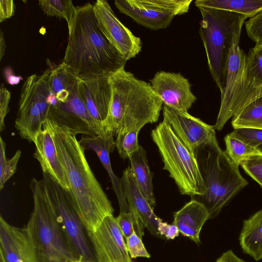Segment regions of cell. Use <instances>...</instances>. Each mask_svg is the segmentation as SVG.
<instances>
[{
	"mask_svg": "<svg viewBox=\"0 0 262 262\" xmlns=\"http://www.w3.org/2000/svg\"><path fill=\"white\" fill-rule=\"evenodd\" d=\"M48 119L68 177L73 204L85 231H94L105 217L113 215L114 209L92 172L85 155V148L76 135Z\"/></svg>",
	"mask_w": 262,
	"mask_h": 262,
	"instance_id": "1",
	"label": "cell"
},
{
	"mask_svg": "<svg viewBox=\"0 0 262 262\" xmlns=\"http://www.w3.org/2000/svg\"><path fill=\"white\" fill-rule=\"evenodd\" d=\"M62 62L80 78L110 75L127 61L102 31L94 5L76 7Z\"/></svg>",
	"mask_w": 262,
	"mask_h": 262,
	"instance_id": "2",
	"label": "cell"
},
{
	"mask_svg": "<svg viewBox=\"0 0 262 262\" xmlns=\"http://www.w3.org/2000/svg\"><path fill=\"white\" fill-rule=\"evenodd\" d=\"M112 97L107 116L102 126L106 136L126 130L141 129L158 121L163 102L150 84L136 78L121 67L109 76Z\"/></svg>",
	"mask_w": 262,
	"mask_h": 262,
	"instance_id": "3",
	"label": "cell"
},
{
	"mask_svg": "<svg viewBox=\"0 0 262 262\" xmlns=\"http://www.w3.org/2000/svg\"><path fill=\"white\" fill-rule=\"evenodd\" d=\"M194 154L206 192L202 196L191 197L203 204L209 219L216 216L222 209L248 184L234 163L219 146L216 137L196 148Z\"/></svg>",
	"mask_w": 262,
	"mask_h": 262,
	"instance_id": "4",
	"label": "cell"
},
{
	"mask_svg": "<svg viewBox=\"0 0 262 262\" xmlns=\"http://www.w3.org/2000/svg\"><path fill=\"white\" fill-rule=\"evenodd\" d=\"M33 208L26 225L44 262H80L72 250L58 223L43 180L30 184Z\"/></svg>",
	"mask_w": 262,
	"mask_h": 262,
	"instance_id": "5",
	"label": "cell"
},
{
	"mask_svg": "<svg viewBox=\"0 0 262 262\" xmlns=\"http://www.w3.org/2000/svg\"><path fill=\"white\" fill-rule=\"evenodd\" d=\"M198 8L202 15L199 33L208 68L222 95L233 36L236 32L242 31L248 17L230 11L205 7Z\"/></svg>",
	"mask_w": 262,
	"mask_h": 262,
	"instance_id": "6",
	"label": "cell"
},
{
	"mask_svg": "<svg viewBox=\"0 0 262 262\" xmlns=\"http://www.w3.org/2000/svg\"><path fill=\"white\" fill-rule=\"evenodd\" d=\"M151 137L164 163L182 194L202 196L206 187L194 152L187 146L170 126L163 120L152 130Z\"/></svg>",
	"mask_w": 262,
	"mask_h": 262,
	"instance_id": "7",
	"label": "cell"
},
{
	"mask_svg": "<svg viewBox=\"0 0 262 262\" xmlns=\"http://www.w3.org/2000/svg\"><path fill=\"white\" fill-rule=\"evenodd\" d=\"M49 74L48 69L42 75L30 76L21 89L14 126L20 137L30 142L34 143L48 117Z\"/></svg>",
	"mask_w": 262,
	"mask_h": 262,
	"instance_id": "8",
	"label": "cell"
},
{
	"mask_svg": "<svg viewBox=\"0 0 262 262\" xmlns=\"http://www.w3.org/2000/svg\"><path fill=\"white\" fill-rule=\"evenodd\" d=\"M42 180L58 223L75 255L80 262H96L69 192L46 173H43Z\"/></svg>",
	"mask_w": 262,
	"mask_h": 262,
	"instance_id": "9",
	"label": "cell"
},
{
	"mask_svg": "<svg viewBox=\"0 0 262 262\" xmlns=\"http://www.w3.org/2000/svg\"><path fill=\"white\" fill-rule=\"evenodd\" d=\"M241 31L234 34L228 57L224 90L221 95V105L214 125L221 130L228 120L233 117L249 90L254 85L247 79L246 54L239 42Z\"/></svg>",
	"mask_w": 262,
	"mask_h": 262,
	"instance_id": "10",
	"label": "cell"
},
{
	"mask_svg": "<svg viewBox=\"0 0 262 262\" xmlns=\"http://www.w3.org/2000/svg\"><path fill=\"white\" fill-rule=\"evenodd\" d=\"M192 0H116L119 11L152 30L165 29L173 18L188 12Z\"/></svg>",
	"mask_w": 262,
	"mask_h": 262,
	"instance_id": "11",
	"label": "cell"
},
{
	"mask_svg": "<svg viewBox=\"0 0 262 262\" xmlns=\"http://www.w3.org/2000/svg\"><path fill=\"white\" fill-rule=\"evenodd\" d=\"M48 118L59 125L66 126L76 135L110 138L89 113L80 95L78 85L70 91L66 102L57 100L51 105Z\"/></svg>",
	"mask_w": 262,
	"mask_h": 262,
	"instance_id": "12",
	"label": "cell"
},
{
	"mask_svg": "<svg viewBox=\"0 0 262 262\" xmlns=\"http://www.w3.org/2000/svg\"><path fill=\"white\" fill-rule=\"evenodd\" d=\"M86 233L96 262H132L114 215L105 217L94 231Z\"/></svg>",
	"mask_w": 262,
	"mask_h": 262,
	"instance_id": "13",
	"label": "cell"
},
{
	"mask_svg": "<svg viewBox=\"0 0 262 262\" xmlns=\"http://www.w3.org/2000/svg\"><path fill=\"white\" fill-rule=\"evenodd\" d=\"M94 7L101 29L111 43L126 61L135 57L142 49L140 38L118 19L107 1L97 0Z\"/></svg>",
	"mask_w": 262,
	"mask_h": 262,
	"instance_id": "14",
	"label": "cell"
},
{
	"mask_svg": "<svg viewBox=\"0 0 262 262\" xmlns=\"http://www.w3.org/2000/svg\"><path fill=\"white\" fill-rule=\"evenodd\" d=\"M0 252L7 262H44L27 227L11 225L2 215Z\"/></svg>",
	"mask_w": 262,
	"mask_h": 262,
	"instance_id": "15",
	"label": "cell"
},
{
	"mask_svg": "<svg viewBox=\"0 0 262 262\" xmlns=\"http://www.w3.org/2000/svg\"><path fill=\"white\" fill-rule=\"evenodd\" d=\"M150 82L163 104L172 109L188 112L196 100L188 80L179 73L158 72Z\"/></svg>",
	"mask_w": 262,
	"mask_h": 262,
	"instance_id": "16",
	"label": "cell"
},
{
	"mask_svg": "<svg viewBox=\"0 0 262 262\" xmlns=\"http://www.w3.org/2000/svg\"><path fill=\"white\" fill-rule=\"evenodd\" d=\"M163 121L168 123L185 144L193 152L216 137L214 126L190 115L188 112L163 105Z\"/></svg>",
	"mask_w": 262,
	"mask_h": 262,
	"instance_id": "17",
	"label": "cell"
},
{
	"mask_svg": "<svg viewBox=\"0 0 262 262\" xmlns=\"http://www.w3.org/2000/svg\"><path fill=\"white\" fill-rule=\"evenodd\" d=\"M34 143L35 150L33 156L39 163L43 173L48 174L69 192L70 184L57 150L53 130L48 118L43 123L42 129L36 135Z\"/></svg>",
	"mask_w": 262,
	"mask_h": 262,
	"instance_id": "18",
	"label": "cell"
},
{
	"mask_svg": "<svg viewBox=\"0 0 262 262\" xmlns=\"http://www.w3.org/2000/svg\"><path fill=\"white\" fill-rule=\"evenodd\" d=\"M109 76L80 78L78 84L80 95L89 113L101 126L107 117L112 97Z\"/></svg>",
	"mask_w": 262,
	"mask_h": 262,
	"instance_id": "19",
	"label": "cell"
},
{
	"mask_svg": "<svg viewBox=\"0 0 262 262\" xmlns=\"http://www.w3.org/2000/svg\"><path fill=\"white\" fill-rule=\"evenodd\" d=\"M120 179L130 211L144 224L151 234H159L158 227L162 219L156 215L154 208L140 191L134 180L130 166L124 170Z\"/></svg>",
	"mask_w": 262,
	"mask_h": 262,
	"instance_id": "20",
	"label": "cell"
},
{
	"mask_svg": "<svg viewBox=\"0 0 262 262\" xmlns=\"http://www.w3.org/2000/svg\"><path fill=\"white\" fill-rule=\"evenodd\" d=\"M79 142L85 149H91L96 153L107 172L118 199L120 212H129V205L123 192L121 179L115 175L111 164L110 153L113 151L115 147L114 139L103 138L100 136L82 135Z\"/></svg>",
	"mask_w": 262,
	"mask_h": 262,
	"instance_id": "21",
	"label": "cell"
},
{
	"mask_svg": "<svg viewBox=\"0 0 262 262\" xmlns=\"http://www.w3.org/2000/svg\"><path fill=\"white\" fill-rule=\"evenodd\" d=\"M208 219L209 213L205 206L191 200L174 213L172 224L178 227L180 233L198 244L201 230Z\"/></svg>",
	"mask_w": 262,
	"mask_h": 262,
	"instance_id": "22",
	"label": "cell"
},
{
	"mask_svg": "<svg viewBox=\"0 0 262 262\" xmlns=\"http://www.w3.org/2000/svg\"><path fill=\"white\" fill-rule=\"evenodd\" d=\"M231 124L234 129H262V84L249 90L232 117Z\"/></svg>",
	"mask_w": 262,
	"mask_h": 262,
	"instance_id": "23",
	"label": "cell"
},
{
	"mask_svg": "<svg viewBox=\"0 0 262 262\" xmlns=\"http://www.w3.org/2000/svg\"><path fill=\"white\" fill-rule=\"evenodd\" d=\"M239 242L244 253L256 261L262 259V210L244 221Z\"/></svg>",
	"mask_w": 262,
	"mask_h": 262,
	"instance_id": "24",
	"label": "cell"
},
{
	"mask_svg": "<svg viewBox=\"0 0 262 262\" xmlns=\"http://www.w3.org/2000/svg\"><path fill=\"white\" fill-rule=\"evenodd\" d=\"M129 160L132 173L136 184L144 198L154 208L156 200L152 184V174L148 164L146 151L140 146L138 150Z\"/></svg>",
	"mask_w": 262,
	"mask_h": 262,
	"instance_id": "25",
	"label": "cell"
},
{
	"mask_svg": "<svg viewBox=\"0 0 262 262\" xmlns=\"http://www.w3.org/2000/svg\"><path fill=\"white\" fill-rule=\"evenodd\" d=\"M195 5L244 15L251 18L262 10V0H196Z\"/></svg>",
	"mask_w": 262,
	"mask_h": 262,
	"instance_id": "26",
	"label": "cell"
},
{
	"mask_svg": "<svg viewBox=\"0 0 262 262\" xmlns=\"http://www.w3.org/2000/svg\"><path fill=\"white\" fill-rule=\"evenodd\" d=\"M49 63L48 84L50 91L56 94L63 90L71 91L77 87L80 78L67 65L62 62L53 66V63Z\"/></svg>",
	"mask_w": 262,
	"mask_h": 262,
	"instance_id": "27",
	"label": "cell"
},
{
	"mask_svg": "<svg viewBox=\"0 0 262 262\" xmlns=\"http://www.w3.org/2000/svg\"><path fill=\"white\" fill-rule=\"evenodd\" d=\"M38 5L48 16L65 19L68 26L70 25L76 12V7L71 0H40Z\"/></svg>",
	"mask_w": 262,
	"mask_h": 262,
	"instance_id": "28",
	"label": "cell"
},
{
	"mask_svg": "<svg viewBox=\"0 0 262 262\" xmlns=\"http://www.w3.org/2000/svg\"><path fill=\"white\" fill-rule=\"evenodd\" d=\"M225 142L226 146L225 152L231 160L238 166L243 160L249 157L260 154L255 148L230 134L226 136Z\"/></svg>",
	"mask_w": 262,
	"mask_h": 262,
	"instance_id": "29",
	"label": "cell"
},
{
	"mask_svg": "<svg viewBox=\"0 0 262 262\" xmlns=\"http://www.w3.org/2000/svg\"><path fill=\"white\" fill-rule=\"evenodd\" d=\"M246 73L251 84H262V45H255L246 54Z\"/></svg>",
	"mask_w": 262,
	"mask_h": 262,
	"instance_id": "30",
	"label": "cell"
},
{
	"mask_svg": "<svg viewBox=\"0 0 262 262\" xmlns=\"http://www.w3.org/2000/svg\"><path fill=\"white\" fill-rule=\"evenodd\" d=\"M140 129H134L119 133L115 141L119 154L122 159L129 158L139 149L138 134Z\"/></svg>",
	"mask_w": 262,
	"mask_h": 262,
	"instance_id": "31",
	"label": "cell"
},
{
	"mask_svg": "<svg viewBox=\"0 0 262 262\" xmlns=\"http://www.w3.org/2000/svg\"><path fill=\"white\" fill-rule=\"evenodd\" d=\"M0 190H2L6 182L16 172L21 151L18 150L12 158H7L6 144L2 137H0Z\"/></svg>",
	"mask_w": 262,
	"mask_h": 262,
	"instance_id": "32",
	"label": "cell"
},
{
	"mask_svg": "<svg viewBox=\"0 0 262 262\" xmlns=\"http://www.w3.org/2000/svg\"><path fill=\"white\" fill-rule=\"evenodd\" d=\"M118 224L126 240L134 232L142 239L145 228L144 224L138 220L130 212H120L116 217Z\"/></svg>",
	"mask_w": 262,
	"mask_h": 262,
	"instance_id": "33",
	"label": "cell"
},
{
	"mask_svg": "<svg viewBox=\"0 0 262 262\" xmlns=\"http://www.w3.org/2000/svg\"><path fill=\"white\" fill-rule=\"evenodd\" d=\"M230 134L252 146L262 155V129L237 128Z\"/></svg>",
	"mask_w": 262,
	"mask_h": 262,
	"instance_id": "34",
	"label": "cell"
},
{
	"mask_svg": "<svg viewBox=\"0 0 262 262\" xmlns=\"http://www.w3.org/2000/svg\"><path fill=\"white\" fill-rule=\"evenodd\" d=\"M241 165L245 171L262 187V155H252L243 160Z\"/></svg>",
	"mask_w": 262,
	"mask_h": 262,
	"instance_id": "35",
	"label": "cell"
},
{
	"mask_svg": "<svg viewBox=\"0 0 262 262\" xmlns=\"http://www.w3.org/2000/svg\"><path fill=\"white\" fill-rule=\"evenodd\" d=\"M248 37L255 43L262 45V10L245 22Z\"/></svg>",
	"mask_w": 262,
	"mask_h": 262,
	"instance_id": "36",
	"label": "cell"
},
{
	"mask_svg": "<svg viewBox=\"0 0 262 262\" xmlns=\"http://www.w3.org/2000/svg\"><path fill=\"white\" fill-rule=\"evenodd\" d=\"M127 249L131 258L145 257L149 258L150 255L145 247L142 239L134 232L125 240Z\"/></svg>",
	"mask_w": 262,
	"mask_h": 262,
	"instance_id": "37",
	"label": "cell"
},
{
	"mask_svg": "<svg viewBox=\"0 0 262 262\" xmlns=\"http://www.w3.org/2000/svg\"><path fill=\"white\" fill-rule=\"evenodd\" d=\"M10 93L2 83L0 88V131L5 128V118L9 112L8 106L10 99Z\"/></svg>",
	"mask_w": 262,
	"mask_h": 262,
	"instance_id": "38",
	"label": "cell"
},
{
	"mask_svg": "<svg viewBox=\"0 0 262 262\" xmlns=\"http://www.w3.org/2000/svg\"><path fill=\"white\" fill-rule=\"evenodd\" d=\"M159 234L164 235L167 239H173L179 235L178 227L174 224H168L161 220L158 227Z\"/></svg>",
	"mask_w": 262,
	"mask_h": 262,
	"instance_id": "39",
	"label": "cell"
},
{
	"mask_svg": "<svg viewBox=\"0 0 262 262\" xmlns=\"http://www.w3.org/2000/svg\"><path fill=\"white\" fill-rule=\"evenodd\" d=\"M14 12V5L12 0L0 1V22L10 18Z\"/></svg>",
	"mask_w": 262,
	"mask_h": 262,
	"instance_id": "40",
	"label": "cell"
},
{
	"mask_svg": "<svg viewBox=\"0 0 262 262\" xmlns=\"http://www.w3.org/2000/svg\"><path fill=\"white\" fill-rule=\"evenodd\" d=\"M217 259L220 262H248L239 258L231 250L224 252Z\"/></svg>",
	"mask_w": 262,
	"mask_h": 262,
	"instance_id": "41",
	"label": "cell"
},
{
	"mask_svg": "<svg viewBox=\"0 0 262 262\" xmlns=\"http://www.w3.org/2000/svg\"><path fill=\"white\" fill-rule=\"evenodd\" d=\"M4 73L7 82L10 85H16L23 80L21 76L14 75L12 70L9 67L5 69Z\"/></svg>",
	"mask_w": 262,
	"mask_h": 262,
	"instance_id": "42",
	"label": "cell"
},
{
	"mask_svg": "<svg viewBox=\"0 0 262 262\" xmlns=\"http://www.w3.org/2000/svg\"><path fill=\"white\" fill-rule=\"evenodd\" d=\"M70 94L69 90H63L56 94L57 100L60 102H64L68 99Z\"/></svg>",
	"mask_w": 262,
	"mask_h": 262,
	"instance_id": "43",
	"label": "cell"
},
{
	"mask_svg": "<svg viewBox=\"0 0 262 262\" xmlns=\"http://www.w3.org/2000/svg\"><path fill=\"white\" fill-rule=\"evenodd\" d=\"M6 45L4 37V34L2 30L0 33V60H2L5 52Z\"/></svg>",
	"mask_w": 262,
	"mask_h": 262,
	"instance_id": "44",
	"label": "cell"
},
{
	"mask_svg": "<svg viewBox=\"0 0 262 262\" xmlns=\"http://www.w3.org/2000/svg\"><path fill=\"white\" fill-rule=\"evenodd\" d=\"M0 262H7L3 253L0 252Z\"/></svg>",
	"mask_w": 262,
	"mask_h": 262,
	"instance_id": "45",
	"label": "cell"
},
{
	"mask_svg": "<svg viewBox=\"0 0 262 262\" xmlns=\"http://www.w3.org/2000/svg\"><path fill=\"white\" fill-rule=\"evenodd\" d=\"M216 262H220L218 259L216 260Z\"/></svg>",
	"mask_w": 262,
	"mask_h": 262,
	"instance_id": "46",
	"label": "cell"
}]
</instances>
